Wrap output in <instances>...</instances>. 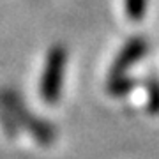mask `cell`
I'll list each match as a JSON object with an SVG mask.
<instances>
[{"label": "cell", "instance_id": "cell-1", "mask_svg": "<svg viewBox=\"0 0 159 159\" xmlns=\"http://www.w3.org/2000/svg\"><path fill=\"white\" fill-rule=\"evenodd\" d=\"M0 97H2L4 104L7 106V110L11 111V115L14 117L16 124L29 131L30 134L34 136L35 142H39L41 145H44V147H48V145H51V143L55 142V138H57L55 127H53L50 122H46V120L35 117V115L25 106L21 96H20L16 90L6 89V90L0 92Z\"/></svg>", "mask_w": 159, "mask_h": 159}, {"label": "cell", "instance_id": "cell-2", "mask_svg": "<svg viewBox=\"0 0 159 159\" xmlns=\"http://www.w3.org/2000/svg\"><path fill=\"white\" fill-rule=\"evenodd\" d=\"M66 64H67V48L64 44H53L46 55L44 69L39 81V94L48 104H57L60 101Z\"/></svg>", "mask_w": 159, "mask_h": 159}, {"label": "cell", "instance_id": "cell-3", "mask_svg": "<svg viewBox=\"0 0 159 159\" xmlns=\"http://www.w3.org/2000/svg\"><path fill=\"white\" fill-rule=\"evenodd\" d=\"M147 51H148V43L143 37H131L129 41H125V44L120 48V51L111 62L110 76L125 74L138 60H142L147 55Z\"/></svg>", "mask_w": 159, "mask_h": 159}, {"label": "cell", "instance_id": "cell-4", "mask_svg": "<svg viewBox=\"0 0 159 159\" xmlns=\"http://www.w3.org/2000/svg\"><path fill=\"white\" fill-rule=\"evenodd\" d=\"M134 87H136V81H134V78H131L129 74H113L108 80L106 90L113 97H124L129 92H133Z\"/></svg>", "mask_w": 159, "mask_h": 159}, {"label": "cell", "instance_id": "cell-5", "mask_svg": "<svg viewBox=\"0 0 159 159\" xmlns=\"http://www.w3.org/2000/svg\"><path fill=\"white\" fill-rule=\"evenodd\" d=\"M147 4L148 0H124L125 14L131 21H142L147 12Z\"/></svg>", "mask_w": 159, "mask_h": 159}, {"label": "cell", "instance_id": "cell-6", "mask_svg": "<svg viewBox=\"0 0 159 159\" xmlns=\"http://www.w3.org/2000/svg\"><path fill=\"white\" fill-rule=\"evenodd\" d=\"M0 124H2L7 136H11V138L18 136V124L14 120V117L11 115V111L7 110V106L4 104L2 97H0Z\"/></svg>", "mask_w": 159, "mask_h": 159}, {"label": "cell", "instance_id": "cell-7", "mask_svg": "<svg viewBox=\"0 0 159 159\" xmlns=\"http://www.w3.org/2000/svg\"><path fill=\"white\" fill-rule=\"evenodd\" d=\"M147 96H148V102H147L148 113L159 115V80L157 78H152L147 81Z\"/></svg>", "mask_w": 159, "mask_h": 159}]
</instances>
